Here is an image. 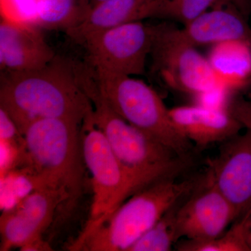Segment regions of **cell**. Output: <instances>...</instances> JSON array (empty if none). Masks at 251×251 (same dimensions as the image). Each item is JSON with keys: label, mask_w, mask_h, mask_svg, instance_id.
<instances>
[{"label": "cell", "mask_w": 251, "mask_h": 251, "mask_svg": "<svg viewBox=\"0 0 251 251\" xmlns=\"http://www.w3.org/2000/svg\"><path fill=\"white\" fill-rule=\"evenodd\" d=\"M0 108L23 135L31 124L45 119L82 124L92 104L80 85L76 62L56 54L36 70L1 72Z\"/></svg>", "instance_id": "6da1fadb"}, {"label": "cell", "mask_w": 251, "mask_h": 251, "mask_svg": "<svg viewBox=\"0 0 251 251\" xmlns=\"http://www.w3.org/2000/svg\"><path fill=\"white\" fill-rule=\"evenodd\" d=\"M79 80L92 104L94 124L105 135L126 173L143 189L159 180L175 178L189 166V159L124 120L97 88L92 72L84 67Z\"/></svg>", "instance_id": "7a4b0ae2"}, {"label": "cell", "mask_w": 251, "mask_h": 251, "mask_svg": "<svg viewBox=\"0 0 251 251\" xmlns=\"http://www.w3.org/2000/svg\"><path fill=\"white\" fill-rule=\"evenodd\" d=\"M197 187L196 180H159L134 193L99 227L77 238L69 251H128L181 198Z\"/></svg>", "instance_id": "3957f363"}, {"label": "cell", "mask_w": 251, "mask_h": 251, "mask_svg": "<svg viewBox=\"0 0 251 251\" xmlns=\"http://www.w3.org/2000/svg\"><path fill=\"white\" fill-rule=\"evenodd\" d=\"M81 126L65 119L38 120L25 132V163L35 178L37 189L61 191L69 202L80 193L83 160Z\"/></svg>", "instance_id": "277c9868"}, {"label": "cell", "mask_w": 251, "mask_h": 251, "mask_svg": "<svg viewBox=\"0 0 251 251\" xmlns=\"http://www.w3.org/2000/svg\"><path fill=\"white\" fill-rule=\"evenodd\" d=\"M89 66L99 92L120 116L188 158L192 143L176 128L169 108L152 87L130 75Z\"/></svg>", "instance_id": "5b68a950"}, {"label": "cell", "mask_w": 251, "mask_h": 251, "mask_svg": "<svg viewBox=\"0 0 251 251\" xmlns=\"http://www.w3.org/2000/svg\"><path fill=\"white\" fill-rule=\"evenodd\" d=\"M92 110L81 126L83 161L92 175L93 198L85 227L77 238L99 227L127 198L140 188L123 169L105 135L94 124Z\"/></svg>", "instance_id": "8992f818"}, {"label": "cell", "mask_w": 251, "mask_h": 251, "mask_svg": "<svg viewBox=\"0 0 251 251\" xmlns=\"http://www.w3.org/2000/svg\"><path fill=\"white\" fill-rule=\"evenodd\" d=\"M151 70L168 88L193 97L219 83L207 58L171 23L155 25Z\"/></svg>", "instance_id": "52a82bcc"}, {"label": "cell", "mask_w": 251, "mask_h": 251, "mask_svg": "<svg viewBox=\"0 0 251 251\" xmlns=\"http://www.w3.org/2000/svg\"><path fill=\"white\" fill-rule=\"evenodd\" d=\"M154 31V25L143 21L126 23L90 33L77 43L85 48L86 62L92 67L130 76L144 75Z\"/></svg>", "instance_id": "ba28073f"}, {"label": "cell", "mask_w": 251, "mask_h": 251, "mask_svg": "<svg viewBox=\"0 0 251 251\" xmlns=\"http://www.w3.org/2000/svg\"><path fill=\"white\" fill-rule=\"evenodd\" d=\"M209 166L205 179L224 195L241 219L251 209V131L224 142Z\"/></svg>", "instance_id": "9c48e42d"}, {"label": "cell", "mask_w": 251, "mask_h": 251, "mask_svg": "<svg viewBox=\"0 0 251 251\" xmlns=\"http://www.w3.org/2000/svg\"><path fill=\"white\" fill-rule=\"evenodd\" d=\"M69 202L64 192L50 188L34 190L0 217V251L24 247L42 233L53 220L56 209L62 203Z\"/></svg>", "instance_id": "30bf717a"}, {"label": "cell", "mask_w": 251, "mask_h": 251, "mask_svg": "<svg viewBox=\"0 0 251 251\" xmlns=\"http://www.w3.org/2000/svg\"><path fill=\"white\" fill-rule=\"evenodd\" d=\"M237 219L232 204L206 179L202 188L179 206L176 213L179 239L186 237L192 241L219 237Z\"/></svg>", "instance_id": "8fae6325"}, {"label": "cell", "mask_w": 251, "mask_h": 251, "mask_svg": "<svg viewBox=\"0 0 251 251\" xmlns=\"http://www.w3.org/2000/svg\"><path fill=\"white\" fill-rule=\"evenodd\" d=\"M41 28L31 23L1 18L0 68L1 72H24L47 65L56 56Z\"/></svg>", "instance_id": "7c38bea8"}, {"label": "cell", "mask_w": 251, "mask_h": 251, "mask_svg": "<svg viewBox=\"0 0 251 251\" xmlns=\"http://www.w3.org/2000/svg\"><path fill=\"white\" fill-rule=\"evenodd\" d=\"M178 130L198 148L224 143L239 134L243 126L229 110L206 108L199 104L169 109Z\"/></svg>", "instance_id": "4fadbf2b"}, {"label": "cell", "mask_w": 251, "mask_h": 251, "mask_svg": "<svg viewBox=\"0 0 251 251\" xmlns=\"http://www.w3.org/2000/svg\"><path fill=\"white\" fill-rule=\"evenodd\" d=\"M168 0H105L91 8L79 24L67 31L73 40L126 23L148 18L165 20Z\"/></svg>", "instance_id": "5bb4252c"}, {"label": "cell", "mask_w": 251, "mask_h": 251, "mask_svg": "<svg viewBox=\"0 0 251 251\" xmlns=\"http://www.w3.org/2000/svg\"><path fill=\"white\" fill-rule=\"evenodd\" d=\"M249 18L233 4L213 8L184 26L185 36L195 46H213L229 41L251 42Z\"/></svg>", "instance_id": "9a60e30c"}, {"label": "cell", "mask_w": 251, "mask_h": 251, "mask_svg": "<svg viewBox=\"0 0 251 251\" xmlns=\"http://www.w3.org/2000/svg\"><path fill=\"white\" fill-rule=\"evenodd\" d=\"M206 58L217 80L231 90L250 83L251 42L229 41L214 44Z\"/></svg>", "instance_id": "2e32d148"}, {"label": "cell", "mask_w": 251, "mask_h": 251, "mask_svg": "<svg viewBox=\"0 0 251 251\" xmlns=\"http://www.w3.org/2000/svg\"><path fill=\"white\" fill-rule=\"evenodd\" d=\"M38 1L35 25L41 29L67 31L79 24L88 11L85 0Z\"/></svg>", "instance_id": "e0dca14e"}, {"label": "cell", "mask_w": 251, "mask_h": 251, "mask_svg": "<svg viewBox=\"0 0 251 251\" xmlns=\"http://www.w3.org/2000/svg\"><path fill=\"white\" fill-rule=\"evenodd\" d=\"M178 204V203H177ZM173 206L128 251H169L179 239L176 224L179 205Z\"/></svg>", "instance_id": "ac0fdd59"}, {"label": "cell", "mask_w": 251, "mask_h": 251, "mask_svg": "<svg viewBox=\"0 0 251 251\" xmlns=\"http://www.w3.org/2000/svg\"><path fill=\"white\" fill-rule=\"evenodd\" d=\"M182 251H251L248 242L247 218L237 221L222 235L204 241L187 240L180 244Z\"/></svg>", "instance_id": "d6986e66"}, {"label": "cell", "mask_w": 251, "mask_h": 251, "mask_svg": "<svg viewBox=\"0 0 251 251\" xmlns=\"http://www.w3.org/2000/svg\"><path fill=\"white\" fill-rule=\"evenodd\" d=\"M1 211H9L37 189L34 175L27 167L16 168L0 177Z\"/></svg>", "instance_id": "ffe728a7"}, {"label": "cell", "mask_w": 251, "mask_h": 251, "mask_svg": "<svg viewBox=\"0 0 251 251\" xmlns=\"http://www.w3.org/2000/svg\"><path fill=\"white\" fill-rule=\"evenodd\" d=\"M229 4V0H168L165 20L185 26L208 10Z\"/></svg>", "instance_id": "44dd1931"}, {"label": "cell", "mask_w": 251, "mask_h": 251, "mask_svg": "<svg viewBox=\"0 0 251 251\" xmlns=\"http://www.w3.org/2000/svg\"><path fill=\"white\" fill-rule=\"evenodd\" d=\"M233 91L219 82L201 93L195 96L196 103L206 108L217 110H229L232 99L230 94Z\"/></svg>", "instance_id": "7402d4cb"}, {"label": "cell", "mask_w": 251, "mask_h": 251, "mask_svg": "<svg viewBox=\"0 0 251 251\" xmlns=\"http://www.w3.org/2000/svg\"><path fill=\"white\" fill-rule=\"evenodd\" d=\"M229 111L240 122L243 128L251 131V100L232 99Z\"/></svg>", "instance_id": "603a6c76"}, {"label": "cell", "mask_w": 251, "mask_h": 251, "mask_svg": "<svg viewBox=\"0 0 251 251\" xmlns=\"http://www.w3.org/2000/svg\"><path fill=\"white\" fill-rule=\"evenodd\" d=\"M22 251H52L49 243L43 239L42 237L36 238L34 240L28 243L24 247L21 248Z\"/></svg>", "instance_id": "cb8c5ba5"}, {"label": "cell", "mask_w": 251, "mask_h": 251, "mask_svg": "<svg viewBox=\"0 0 251 251\" xmlns=\"http://www.w3.org/2000/svg\"><path fill=\"white\" fill-rule=\"evenodd\" d=\"M247 18L251 15V0H229Z\"/></svg>", "instance_id": "d4e9b609"}, {"label": "cell", "mask_w": 251, "mask_h": 251, "mask_svg": "<svg viewBox=\"0 0 251 251\" xmlns=\"http://www.w3.org/2000/svg\"><path fill=\"white\" fill-rule=\"evenodd\" d=\"M244 216H246V218H247L248 242H249V245L250 247L251 251V209Z\"/></svg>", "instance_id": "484cf974"}, {"label": "cell", "mask_w": 251, "mask_h": 251, "mask_svg": "<svg viewBox=\"0 0 251 251\" xmlns=\"http://www.w3.org/2000/svg\"><path fill=\"white\" fill-rule=\"evenodd\" d=\"M105 1V0H87L89 10H90L91 8L93 7V6H96V5H97L99 4V3L102 2V1Z\"/></svg>", "instance_id": "4316f807"}, {"label": "cell", "mask_w": 251, "mask_h": 251, "mask_svg": "<svg viewBox=\"0 0 251 251\" xmlns=\"http://www.w3.org/2000/svg\"><path fill=\"white\" fill-rule=\"evenodd\" d=\"M85 1L86 3H87V6H88V4H87V0H85ZM89 9V8H88Z\"/></svg>", "instance_id": "83f0119b"}]
</instances>
